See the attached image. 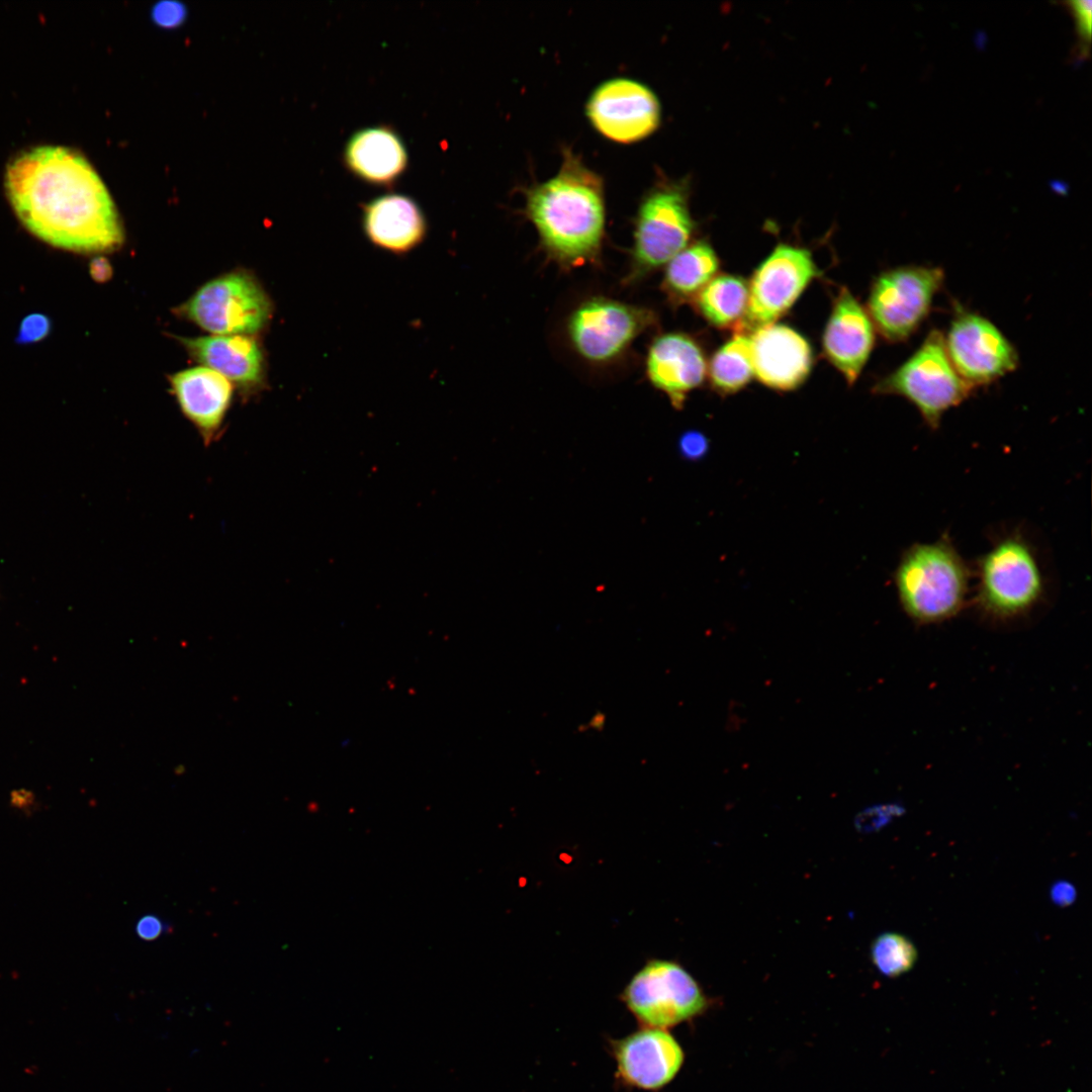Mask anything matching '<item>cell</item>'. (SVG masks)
I'll use <instances>...</instances> for the list:
<instances>
[{"instance_id": "cell-1", "label": "cell", "mask_w": 1092, "mask_h": 1092, "mask_svg": "<svg viewBox=\"0 0 1092 1092\" xmlns=\"http://www.w3.org/2000/svg\"><path fill=\"white\" fill-rule=\"evenodd\" d=\"M8 200L24 228L42 242L76 253H100L123 243L113 200L88 161L59 146L17 155L7 166Z\"/></svg>"}, {"instance_id": "cell-2", "label": "cell", "mask_w": 1092, "mask_h": 1092, "mask_svg": "<svg viewBox=\"0 0 1092 1092\" xmlns=\"http://www.w3.org/2000/svg\"><path fill=\"white\" fill-rule=\"evenodd\" d=\"M524 213L542 250L559 267L569 270L600 259L606 233L604 182L570 149L564 148L555 175L526 189Z\"/></svg>"}, {"instance_id": "cell-3", "label": "cell", "mask_w": 1092, "mask_h": 1092, "mask_svg": "<svg viewBox=\"0 0 1092 1092\" xmlns=\"http://www.w3.org/2000/svg\"><path fill=\"white\" fill-rule=\"evenodd\" d=\"M970 574L953 544L942 537L907 548L894 572V582L908 617L919 624H932L950 619L962 610Z\"/></svg>"}, {"instance_id": "cell-4", "label": "cell", "mask_w": 1092, "mask_h": 1092, "mask_svg": "<svg viewBox=\"0 0 1092 1092\" xmlns=\"http://www.w3.org/2000/svg\"><path fill=\"white\" fill-rule=\"evenodd\" d=\"M696 223L689 207L688 186L657 181L642 196L634 217L633 245L624 284L637 283L685 249Z\"/></svg>"}, {"instance_id": "cell-5", "label": "cell", "mask_w": 1092, "mask_h": 1092, "mask_svg": "<svg viewBox=\"0 0 1092 1092\" xmlns=\"http://www.w3.org/2000/svg\"><path fill=\"white\" fill-rule=\"evenodd\" d=\"M977 602L988 616L1019 617L1040 601L1043 571L1033 546L1020 534L996 540L977 563Z\"/></svg>"}, {"instance_id": "cell-6", "label": "cell", "mask_w": 1092, "mask_h": 1092, "mask_svg": "<svg viewBox=\"0 0 1092 1092\" xmlns=\"http://www.w3.org/2000/svg\"><path fill=\"white\" fill-rule=\"evenodd\" d=\"M972 389L951 364L944 336L937 330L931 331L904 363L873 387L876 394L909 400L933 430L939 427L944 413L968 398Z\"/></svg>"}, {"instance_id": "cell-7", "label": "cell", "mask_w": 1092, "mask_h": 1092, "mask_svg": "<svg viewBox=\"0 0 1092 1092\" xmlns=\"http://www.w3.org/2000/svg\"><path fill=\"white\" fill-rule=\"evenodd\" d=\"M656 325L657 314L649 307L597 295L568 312L565 334L577 357L604 367L622 359L633 342Z\"/></svg>"}, {"instance_id": "cell-8", "label": "cell", "mask_w": 1092, "mask_h": 1092, "mask_svg": "<svg viewBox=\"0 0 1092 1092\" xmlns=\"http://www.w3.org/2000/svg\"><path fill=\"white\" fill-rule=\"evenodd\" d=\"M619 999L641 1027L667 1029L702 1014L708 999L678 962L650 958L632 976Z\"/></svg>"}, {"instance_id": "cell-9", "label": "cell", "mask_w": 1092, "mask_h": 1092, "mask_svg": "<svg viewBox=\"0 0 1092 1092\" xmlns=\"http://www.w3.org/2000/svg\"><path fill=\"white\" fill-rule=\"evenodd\" d=\"M943 279L942 269L929 266L897 267L878 275L866 308L876 331L890 343L907 340L927 316Z\"/></svg>"}, {"instance_id": "cell-10", "label": "cell", "mask_w": 1092, "mask_h": 1092, "mask_svg": "<svg viewBox=\"0 0 1092 1092\" xmlns=\"http://www.w3.org/2000/svg\"><path fill=\"white\" fill-rule=\"evenodd\" d=\"M179 310L214 335L250 336L267 325L272 306L254 277L232 272L205 283Z\"/></svg>"}, {"instance_id": "cell-11", "label": "cell", "mask_w": 1092, "mask_h": 1092, "mask_svg": "<svg viewBox=\"0 0 1092 1092\" xmlns=\"http://www.w3.org/2000/svg\"><path fill=\"white\" fill-rule=\"evenodd\" d=\"M819 275L809 249L779 244L752 274L746 311L735 333L750 335L775 324Z\"/></svg>"}, {"instance_id": "cell-12", "label": "cell", "mask_w": 1092, "mask_h": 1092, "mask_svg": "<svg viewBox=\"0 0 1092 1092\" xmlns=\"http://www.w3.org/2000/svg\"><path fill=\"white\" fill-rule=\"evenodd\" d=\"M585 113L601 135L620 144L649 136L661 121L655 93L644 83L626 77L599 84L586 101Z\"/></svg>"}, {"instance_id": "cell-13", "label": "cell", "mask_w": 1092, "mask_h": 1092, "mask_svg": "<svg viewBox=\"0 0 1092 1092\" xmlns=\"http://www.w3.org/2000/svg\"><path fill=\"white\" fill-rule=\"evenodd\" d=\"M944 344L959 375L973 388L1013 371L1018 353L988 318L960 310L950 323Z\"/></svg>"}, {"instance_id": "cell-14", "label": "cell", "mask_w": 1092, "mask_h": 1092, "mask_svg": "<svg viewBox=\"0 0 1092 1092\" xmlns=\"http://www.w3.org/2000/svg\"><path fill=\"white\" fill-rule=\"evenodd\" d=\"M609 1051L616 1063L617 1080L648 1091L670 1083L685 1061L678 1041L662 1028L640 1026L624 1037L610 1039Z\"/></svg>"}, {"instance_id": "cell-15", "label": "cell", "mask_w": 1092, "mask_h": 1092, "mask_svg": "<svg viewBox=\"0 0 1092 1092\" xmlns=\"http://www.w3.org/2000/svg\"><path fill=\"white\" fill-rule=\"evenodd\" d=\"M644 367L651 385L667 396L673 407L680 410L688 395L705 381L708 363L695 337L684 332H665L649 344Z\"/></svg>"}, {"instance_id": "cell-16", "label": "cell", "mask_w": 1092, "mask_h": 1092, "mask_svg": "<svg viewBox=\"0 0 1092 1092\" xmlns=\"http://www.w3.org/2000/svg\"><path fill=\"white\" fill-rule=\"evenodd\" d=\"M753 374L759 382L779 391L800 387L814 365L810 343L787 325L771 324L749 335Z\"/></svg>"}, {"instance_id": "cell-17", "label": "cell", "mask_w": 1092, "mask_h": 1092, "mask_svg": "<svg viewBox=\"0 0 1092 1092\" xmlns=\"http://www.w3.org/2000/svg\"><path fill=\"white\" fill-rule=\"evenodd\" d=\"M875 331L866 307L846 287H841L823 332L822 350L848 385L857 380L871 356Z\"/></svg>"}, {"instance_id": "cell-18", "label": "cell", "mask_w": 1092, "mask_h": 1092, "mask_svg": "<svg viewBox=\"0 0 1092 1092\" xmlns=\"http://www.w3.org/2000/svg\"><path fill=\"white\" fill-rule=\"evenodd\" d=\"M170 384L181 412L198 431L204 444L216 441L232 401L231 382L203 366L175 373Z\"/></svg>"}, {"instance_id": "cell-19", "label": "cell", "mask_w": 1092, "mask_h": 1092, "mask_svg": "<svg viewBox=\"0 0 1092 1092\" xmlns=\"http://www.w3.org/2000/svg\"><path fill=\"white\" fill-rule=\"evenodd\" d=\"M362 225L375 247L403 255L418 248L427 235V220L411 197L402 194L378 196L363 206Z\"/></svg>"}, {"instance_id": "cell-20", "label": "cell", "mask_w": 1092, "mask_h": 1092, "mask_svg": "<svg viewBox=\"0 0 1092 1092\" xmlns=\"http://www.w3.org/2000/svg\"><path fill=\"white\" fill-rule=\"evenodd\" d=\"M189 355L230 382L253 388L262 382L264 358L258 343L250 336L213 335L181 338Z\"/></svg>"}, {"instance_id": "cell-21", "label": "cell", "mask_w": 1092, "mask_h": 1092, "mask_svg": "<svg viewBox=\"0 0 1092 1092\" xmlns=\"http://www.w3.org/2000/svg\"><path fill=\"white\" fill-rule=\"evenodd\" d=\"M345 162L357 177L374 184H388L405 169L407 153L400 136L385 126L356 131L345 148Z\"/></svg>"}, {"instance_id": "cell-22", "label": "cell", "mask_w": 1092, "mask_h": 1092, "mask_svg": "<svg viewBox=\"0 0 1092 1092\" xmlns=\"http://www.w3.org/2000/svg\"><path fill=\"white\" fill-rule=\"evenodd\" d=\"M719 268V257L709 242H691L666 263L661 290L672 307L691 303Z\"/></svg>"}, {"instance_id": "cell-23", "label": "cell", "mask_w": 1092, "mask_h": 1092, "mask_svg": "<svg viewBox=\"0 0 1092 1092\" xmlns=\"http://www.w3.org/2000/svg\"><path fill=\"white\" fill-rule=\"evenodd\" d=\"M747 301L745 279L733 274H717L691 303L709 325L736 331L745 314Z\"/></svg>"}, {"instance_id": "cell-24", "label": "cell", "mask_w": 1092, "mask_h": 1092, "mask_svg": "<svg viewBox=\"0 0 1092 1092\" xmlns=\"http://www.w3.org/2000/svg\"><path fill=\"white\" fill-rule=\"evenodd\" d=\"M749 335L734 333L708 363L707 376L711 387L725 396L744 388L753 376Z\"/></svg>"}, {"instance_id": "cell-25", "label": "cell", "mask_w": 1092, "mask_h": 1092, "mask_svg": "<svg viewBox=\"0 0 1092 1092\" xmlns=\"http://www.w3.org/2000/svg\"><path fill=\"white\" fill-rule=\"evenodd\" d=\"M871 959L883 975L895 978L910 971L917 959V950L911 940L902 934L886 932L872 943Z\"/></svg>"}, {"instance_id": "cell-26", "label": "cell", "mask_w": 1092, "mask_h": 1092, "mask_svg": "<svg viewBox=\"0 0 1092 1092\" xmlns=\"http://www.w3.org/2000/svg\"><path fill=\"white\" fill-rule=\"evenodd\" d=\"M1076 25L1077 58L1083 60L1089 56L1091 40L1092 2L1075 0L1066 2Z\"/></svg>"}, {"instance_id": "cell-27", "label": "cell", "mask_w": 1092, "mask_h": 1092, "mask_svg": "<svg viewBox=\"0 0 1092 1092\" xmlns=\"http://www.w3.org/2000/svg\"><path fill=\"white\" fill-rule=\"evenodd\" d=\"M52 330L51 318L43 313L33 312L20 322L15 342L18 345H29L46 339Z\"/></svg>"}, {"instance_id": "cell-28", "label": "cell", "mask_w": 1092, "mask_h": 1092, "mask_svg": "<svg viewBox=\"0 0 1092 1092\" xmlns=\"http://www.w3.org/2000/svg\"><path fill=\"white\" fill-rule=\"evenodd\" d=\"M187 16L185 5L176 0H162L151 9V18L163 28H175L182 24Z\"/></svg>"}, {"instance_id": "cell-29", "label": "cell", "mask_w": 1092, "mask_h": 1092, "mask_svg": "<svg viewBox=\"0 0 1092 1092\" xmlns=\"http://www.w3.org/2000/svg\"><path fill=\"white\" fill-rule=\"evenodd\" d=\"M169 930V924L159 915L153 913L141 916L134 926L136 936L145 941L156 940Z\"/></svg>"}, {"instance_id": "cell-30", "label": "cell", "mask_w": 1092, "mask_h": 1092, "mask_svg": "<svg viewBox=\"0 0 1092 1092\" xmlns=\"http://www.w3.org/2000/svg\"><path fill=\"white\" fill-rule=\"evenodd\" d=\"M898 811L899 807L892 805L869 808L858 815L856 825L859 829L873 830L887 823Z\"/></svg>"}, {"instance_id": "cell-31", "label": "cell", "mask_w": 1092, "mask_h": 1092, "mask_svg": "<svg viewBox=\"0 0 1092 1092\" xmlns=\"http://www.w3.org/2000/svg\"><path fill=\"white\" fill-rule=\"evenodd\" d=\"M708 447L706 438L698 432L686 433L680 439L682 453L689 458L702 456Z\"/></svg>"}, {"instance_id": "cell-32", "label": "cell", "mask_w": 1092, "mask_h": 1092, "mask_svg": "<svg viewBox=\"0 0 1092 1092\" xmlns=\"http://www.w3.org/2000/svg\"><path fill=\"white\" fill-rule=\"evenodd\" d=\"M1052 898L1060 906H1067L1076 898L1075 888L1068 882H1059L1052 888Z\"/></svg>"}, {"instance_id": "cell-33", "label": "cell", "mask_w": 1092, "mask_h": 1092, "mask_svg": "<svg viewBox=\"0 0 1092 1092\" xmlns=\"http://www.w3.org/2000/svg\"><path fill=\"white\" fill-rule=\"evenodd\" d=\"M91 277L99 283L106 282L112 276V267L104 257H96L89 264Z\"/></svg>"}]
</instances>
